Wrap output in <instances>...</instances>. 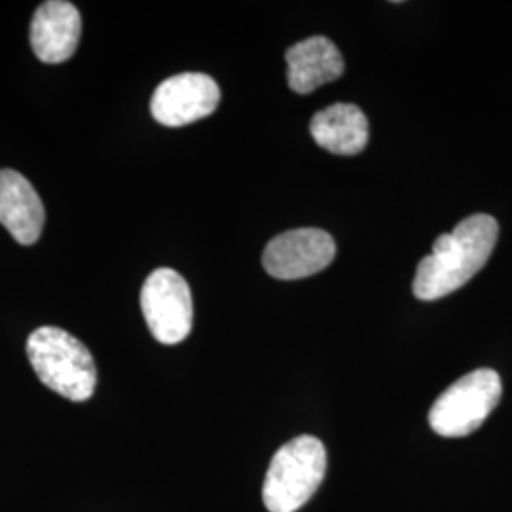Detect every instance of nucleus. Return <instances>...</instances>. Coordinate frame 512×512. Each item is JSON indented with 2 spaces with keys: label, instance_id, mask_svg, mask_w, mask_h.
<instances>
[{
  "label": "nucleus",
  "instance_id": "1",
  "mask_svg": "<svg viewBox=\"0 0 512 512\" xmlns=\"http://www.w3.org/2000/svg\"><path fill=\"white\" fill-rule=\"evenodd\" d=\"M499 224L490 215H473L461 220L450 234H442L416 270L414 294L425 300H439L461 289L482 270L494 253Z\"/></svg>",
  "mask_w": 512,
  "mask_h": 512
},
{
  "label": "nucleus",
  "instance_id": "2",
  "mask_svg": "<svg viewBox=\"0 0 512 512\" xmlns=\"http://www.w3.org/2000/svg\"><path fill=\"white\" fill-rule=\"evenodd\" d=\"M27 355L38 380L57 395L84 403L92 399L97 368L78 338L57 327H40L27 340Z\"/></svg>",
  "mask_w": 512,
  "mask_h": 512
},
{
  "label": "nucleus",
  "instance_id": "3",
  "mask_svg": "<svg viewBox=\"0 0 512 512\" xmlns=\"http://www.w3.org/2000/svg\"><path fill=\"white\" fill-rule=\"evenodd\" d=\"M327 473V450L311 435L283 444L270 461L262 499L270 512H296L310 501Z\"/></svg>",
  "mask_w": 512,
  "mask_h": 512
},
{
  "label": "nucleus",
  "instance_id": "4",
  "mask_svg": "<svg viewBox=\"0 0 512 512\" xmlns=\"http://www.w3.org/2000/svg\"><path fill=\"white\" fill-rule=\"evenodd\" d=\"M501 395L499 374L492 368H478L440 395L429 412V423L440 437H467L488 420Z\"/></svg>",
  "mask_w": 512,
  "mask_h": 512
},
{
  "label": "nucleus",
  "instance_id": "5",
  "mask_svg": "<svg viewBox=\"0 0 512 512\" xmlns=\"http://www.w3.org/2000/svg\"><path fill=\"white\" fill-rule=\"evenodd\" d=\"M141 310L150 334L165 346L181 344L192 330V293L175 270L160 268L148 275L141 291Z\"/></svg>",
  "mask_w": 512,
  "mask_h": 512
},
{
  "label": "nucleus",
  "instance_id": "6",
  "mask_svg": "<svg viewBox=\"0 0 512 512\" xmlns=\"http://www.w3.org/2000/svg\"><path fill=\"white\" fill-rule=\"evenodd\" d=\"M336 255V243L325 230L298 228L275 236L264 249V270L275 279L293 281L325 270Z\"/></svg>",
  "mask_w": 512,
  "mask_h": 512
},
{
  "label": "nucleus",
  "instance_id": "7",
  "mask_svg": "<svg viewBox=\"0 0 512 512\" xmlns=\"http://www.w3.org/2000/svg\"><path fill=\"white\" fill-rule=\"evenodd\" d=\"M220 103L217 82L202 73H183L164 80L150 101L156 122L181 128L213 114Z\"/></svg>",
  "mask_w": 512,
  "mask_h": 512
},
{
  "label": "nucleus",
  "instance_id": "8",
  "mask_svg": "<svg viewBox=\"0 0 512 512\" xmlns=\"http://www.w3.org/2000/svg\"><path fill=\"white\" fill-rule=\"evenodd\" d=\"M82 35L78 8L65 0L42 2L31 21V48L44 63H63L73 57Z\"/></svg>",
  "mask_w": 512,
  "mask_h": 512
},
{
  "label": "nucleus",
  "instance_id": "9",
  "mask_svg": "<svg viewBox=\"0 0 512 512\" xmlns=\"http://www.w3.org/2000/svg\"><path fill=\"white\" fill-rule=\"evenodd\" d=\"M44 222V203L33 184L14 169H0V224L21 245H33Z\"/></svg>",
  "mask_w": 512,
  "mask_h": 512
},
{
  "label": "nucleus",
  "instance_id": "10",
  "mask_svg": "<svg viewBox=\"0 0 512 512\" xmlns=\"http://www.w3.org/2000/svg\"><path fill=\"white\" fill-rule=\"evenodd\" d=\"M289 88L296 93L315 92L344 74V57L329 38L311 37L296 42L285 54Z\"/></svg>",
  "mask_w": 512,
  "mask_h": 512
},
{
  "label": "nucleus",
  "instance_id": "11",
  "mask_svg": "<svg viewBox=\"0 0 512 512\" xmlns=\"http://www.w3.org/2000/svg\"><path fill=\"white\" fill-rule=\"evenodd\" d=\"M313 141L338 156H355L368 143V120L363 110L349 103H336L313 116Z\"/></svg>",
  "mask_w": 512,
  "mask_h": 512
}]
</instances>
